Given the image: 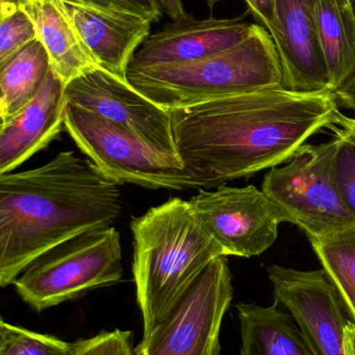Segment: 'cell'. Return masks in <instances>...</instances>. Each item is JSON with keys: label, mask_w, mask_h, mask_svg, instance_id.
Here are the masks:
<instances>
[{"label": "cell", "mask_w": 355, "mask_h": 355, "mask_svg": "<svg viewBox=\"0 0 355 355\" xmlns=\"http://www.w3.org/2000/svg\"><path fill=\"white\" fill-rule=\"evenodd\" d=\"M354 6H355V0H354Z\"/></svg>", "instance_id": "cell-31"}, {"label": "cell", "mask_w": 355, "mask_h": 355, "mask_svg": "<svg viewBox=\"0 0 355 355\" xmlns=\"http://www.w3.org/2000/svg\"><path fill=\"white\" fill-rule=\"evenodd\" d=\"M65 130L79 150L119 185L135 184L149 189H212L188 171L177 156L68 102Z\"/></svg>", "instance_id": "cell-7"}, {"label": "cell", "mask_w": 355, "mask_h": 355, "mask_svg": "<svg viewBox=\"0 0 355 355\" xmlns=\"http://www.w3.org/2000/svg\"><path fill=\"white\" fill-rule=\"evenodd\" d=\"M338 112L333 92L283 87L170 110L177 156L212 189L289 162Z\"/></svg>", "instance_id": "cell-1"}, {"label": "cell", "mask_w": 355, "mask_h": 355, "mask_svg": "<svg viewBox=\"0 0 355 355\" xmlns=\"http://www.w3.org/2000/svg\"><path fill=\"white\" fill-rule=\"evenodd\" d=\"M204 229L225 256H260L279 237L283 223L275 205L256 186L199 189L189 200Z\"/></svg>", "instance_id": "cell-9"}, {"label": "cell", "mask_w": 355, "mask_h": 355, "mask_svg": "<svg viewBox=\"0 0 355 355\" xmlns=\"http://www.w3.org/2000/svg\"><path fill=\"white\" fill-rule=\"evenodd\" d=\"M339 139L335 156V176L344 202L355 220V139L331 126Z\"/></svg>", "instance_id": "cell-23"}, {"label": "cell", "mask_w": 355, "mask_h": 355, "mask_svg": "<svg viewBox=\"0 0 355 355\" xmlns=\"http://www.w3.org/2000/svg\"><path fill=\"white\" fill-rule=\"evenodd\" d=\"M119 186L72 151L31 170L0 174L1 287L50 248L112 227L122 213Z\"/></svg>", "instance_id": "cell-2"}, {"label": "cell", "mask_w": 355, "mask_h": 355, "mask_svg": "<svg viewBox=\"0 0 355 355\" xmlns=\"http://www.w3.org/2000/svg\"><path fill=\"white\" fill-rule=\"evenodd\" d=\"M315 23L333 93L355 73L354 0H312Z\"/></svg>", "instance_id": "cell-18"}, {"label": "cell", "mask_w": 355, "mask_h": 355, "mask_svg": "<svg viewBox=\"0 0 355 355\" xmlns=\"http://www.w3.org/2000/svg\"><path fill=\"white\" fill-rule=\"evenodd\" d=\"M0 64L38 37L31 17L18 0H0Z\"/></svg>", "instance_id": "cell-22"}, {"label": "cell", "mask_w": 355, "mask_h": 355, "mask_svg": "<svg viewBox=\"0 0 355 355\" xmlns=\"http://www.w3.org/2000/svg\"><path fill=\"white\" fill-rule=\"evenodd\" d=\"M74 345L0 319V355H73Z\"/></svg>", "instance_id": "cell-21"}, {"label": "cell", "mask_w": 355, "mask_h": 355, "mask_svg": "<svg viewBox=\"0 0 355 355\" xmlns=\"http://www.w3.org/2000/svg\"><path fill=\"white\" fill-rule=\"evenodd\" d=\"M240 355H315L290 313L274 300L272 306L239 304Z\"/></svg>", "instance_id": "cell-17"}, {"label": "cell", "mask_w": 355, "mask_h": 355, "mask_svg": "<svg viewBox=\"0 0 355 355\" xmlns=\"http://www.w3.org/2000/svg\"><path fill=\"white\" fill-rule=\"evenodd\" d=\"M346 350L347 355H355V324L352 321L346 327Z\"/></svg>", "instance_id": "cell-29"}, {"label": "cell", "mask_w": 355, "mask_h": 355, "mask_svg": "<svg viewBox=\"0 0 355 355\" xmlns=\"http://www.w3.org/2000/svg\"><path fill=\"white\" fill-rule=\"evenodd\" d=\"M131 230L133 281L145 336L164 320L206 267L225 254L189 200L181 198L133 217Z\"/></svg>", "instance_id": "cell-3"}, {"label": "cell", "mask_w": 355, "mask_h": 355, "mask_svg": "<svg viewBox=\"0 0 355 355\" xmlns=\"http://www.w3.org/2000/svg\"><path fill=\"white\" fill-rule=\"evenodd\" d=\"M283 69V87L298 93L331 92L312 0H274L270 33Z\"/></svg>", "instance_id": "cell-13"}, {"label": "cell", "mask_w": 355, "mask_h": 355, "mask_svg": "<svg viewBox=\"0 0 355 355\" xmlns=\"http://www.w3.org/2000/svg\"><path fill=\"white\" fill-rule=\"evenodd\" d=\"M254 24L242 18L179 21L152 33L135 52L129 68L189 64L222 53L245 41Z\"/></svg>", "instance_id": "cell-14"}, {"label": "cell", "mask_w": 355, "mask_h": 355, "mask_svg": "<svg viewBox=\"0 0 355 355\" xmlns=\"http://www.w3.org/2000/svg\"><path fill=\"white\" fill-rule=\"evenodd\" d=\"M220 1H222V0H206V2H208V4L210 6V8H213L215 4H217Z\"/></svg>", "instance_id": "cell-30"}, {"label": "cell", "mask_w": 355, "mask_h": 355, "mask_svg": "<svg viewBox=\"0 0 355 355\" xmlns=\"http://www.w3.org/2000/svg\"><path fill=\"white\" fill-rule=\"evenodd\" d=\"M331 126L338 127V128L342 129V130L348 133L350 137L355 139V118L346 116L345 114H342V112H338ZM331 127H329V128H331Z\"/></svg>", "instance_id": "cell-28"}, {"label": "cell", "mask_w": 355, "mask_h": 355, "mask_svg": "<svg viewBox=\"0 0 355 355\" xmlns=\"http://www.w3.org/2000/svg\"><path fill=\"white\" fill-rule=\"evenodd\" d=\"M108 10L137 15L151 23L158 22L164 12L158 0H79Z\"/></svg>", "instance_id": "cell-25"}, {"label": "cell", "mask_w": 355, "mask_h": 355, "mask_svg": "<svg viewBox=\"0 0 355 355\" xmlns=\"http://www.w3.org/2000/svg\"><path fill=\"white\" fill-rule=\"evenodd\" d=\"M18 3L33 20L52 70L65 85L99 67L54 0H18Z\"/></svg>", "instance_id": "cell-16"}, {"label": "cell", "mask_w": 355, "mask_h": 355, "mask_svg": "<svg viewBox=\"0 0 355 355\" xmlns=\"http://www.w3.org/2000/svg\"><path fill=\"white\" fill-rule=\"evenodd\" d=\"M310 242L355 324V227Z\"/></svg>", "instance_id": "cell-20"}, {"label": "cell", "mask_w": 355, "mask_h": 355, "mask_svg": "<svg viewBox=\"0 0 355 355\" xmlns=\"http://www.w3.org/2000/svg\"><path fill=\"white\" fill-rule=\"evenodd\" d=\"M233 298L226 256L215 259L162 322L143 336L135 355H219L223 319Z\"/></svg>", "instance_id": "cell-8"}, {"label": "cell", "mask_w": 355, "mask_h": 355, "mask_svg": "<svg viewBox=\"0 0 355 355\" xmlns=\"http://www.w3.org/2000/svg\"><path fill=\"white\" fill-rule=\"evenodd\" d=\"M162 6L163 12L168 16L173 22L188 20L192 18L185 10L181 0H158Z\"/></svg>", "instance_id": "cell-27"}, {"label": "cell", "mask_w": 355, "mask_h": 355, "mask_svg": "<svg viewBox=\"0 0 355 355\" xmlns=\"http://www.w3.org/2000/svg\"><path fill=\"white\" fill-rule=\"evenodd\" d=\"M65 96L68 103L93 112L149 145L177 156L171 112L140 93L129 80L97 67L69 83Z\"/></svg>", "instance_id": "cell-10"}, {"label": "cell", "mask_w": 355, "mask_h": 355, "mask_svg": "<svg viewBox=\"0 0 355 355\" xmlns=\"http://www.w3.org/2000/svg\"><path fill=\"white\" fill-rule=\"evenodd\" d=\"M100 68L127 80L138 48L150 35L151 22L129 12L108 10L79 0H54Z\"/></svg>", "instance_id": "cell-12"}, {"label": "cell", "mask_w": 355, "mask_h": 355, "mask_svg": "<svg viewBox=\"0 0 355 355\" xmlns=\"http://www.w3.org/2000/svg\"><path fill=\"white\" fill-rule=\"evenodd\" d=\"M51 69L49 55L39 39L0 64V120H10L41 91Z\"/></svg>", "instance_id": "cell-19"}, {"label": "cell", "mask_w": 355, "mask_h": 355, "mask_svg": "<svg viewBox=\"0 0 355 355\" xmlns=\"http://www.w3.org/2000/svg\"><path fill=\"white\" fill-rule=\"evenodd\" d=\"M120 233L115 227L75 236L33 261L13 286L37 313L122 279Z\"/></svg>", "instance_id": "cell-5"}, {"label": "cell", "mask_w": 355, "mask_h": 355, "mask_svg": "<svg viewBox=\"0 0 355 355\" xmlns=\"http://www.w3.org/2000/svg\"><path fill=\"white\" fill-rule=\"evenodd\" d=\"M66 85L52 68L37 97L0 127V174L14 172L65 130Z\"/></svg>", "instance_id": "cell-15"}, {"label": "cell", "mask_w": 355, "mask_h": 355, "mask_svg": "<svg viewBox=\"0 0 355 355\" xmlns=\"http://www.w3.org/2000/svg\"><path fill=\"white\" fill-rule=\"evenodd\" d=\"M338 144L337 135L319 145L304 144L287 164L270 168L263 181L262 190L283 223L297 225L308 240L355 227L336 180Z\"/></svg>", "instance_id": "cell-6"}, {"label": "cell", "mask_w": 355, "mask_h": 355, "mask_svg": "<svg viewBox=\"0 0 355 355\" xmlns=\"http://www.w3.org/2000/svg\"><path fill=\"white\" fill-rule=\"evenodd\" d=\"M274 300L293 317L315 355H347L343 304L323 269L267 268Z\"/></svg>", "instance_id": "cell-11"}, {"label": "cell", "mask_w": 355, "mask_h": 355, "mask_svg": "<svg viewBox=\"0 0 355 355\" xmlns=\"http://www.w3.org/2000/svg\"><path fill=\"white\" fill-rule=\"evenodd\" d=\"M127 80L170 112L229 96L283 87V69L270 33L254 24L251 35L227 51L189 64L129 68Z\"/></svg>", "instance_id": "cell-4"}, {"label": "cell", "mask_w": 355, "mask_h": 355, "mask_svg": "<svg viewBox=\"0 0 355 355\" xmlns=\"http://www.w3.org/2000/svg\"><path fill=\"white\" fill-rule=\"evenodd\" d=\"M73 345V355H135L133 331L119 329L100 331L89 339L75 342Z\"/></svg>", "instance_id": "cell-24"}, {"label": "cell", "mask_w": 355, "mask_h": 355, "mask_svg": "<svg viewBox=\"0 0 355 355\" xmlns=\"http://www.w3.org/2000/svg\"><path fill=\"white\" fill-rule=\"evenodd\" d=\"M252 16L269 33L274 26V0H244Z\"/></svg>", "instance_id": "cell-26"}]
</instances>
